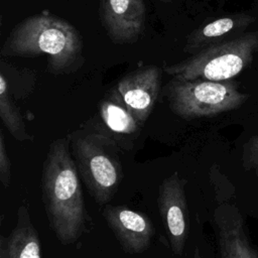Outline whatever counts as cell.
Wrapping results in <instances>:
<instances>
[{"mask_svg":"<svg viewBox=\"0 0 258 258\" xmlns=\"http://www.w3.org/2000/svg\"><path fill=\"white\" fill-rule=\"evenodd\" d=\"M0 118L13 138L19 141L32 139L18 108L11 99L9 86L3 74L0 75Z\"/></svg>","mask_w":258,"mask_h":258,"instance_id":"cell-14","label":"cell"},{"mask_svg":"<svg viewBox=\"0 0 258 258\" xmlns=\"http://www.w3.org/2000/svg\"><path fill=\"white\" fill-rule=\"evenodd\" d=\"M7 238L3 235L0 237V258H10L7 250Z\"/></svg>","mask_w":258,"mask_h":258,"instance_id":"cell-17","label":"cell"},{"mask_svg":"<svg viewBox=\"0 0 258 258\" xmlns=\"http://www.w3.org/2000/svg\"><path fill=\"white\" fill-rule=\"evenodd\" d=\"M103 217L126 253L140 254L148 249L155 229L146 215L127 207L106 205Z\"/></svg>","mask_w":258,"mask_h":258,"instance_id":"cell-8","label":"cell"},{"mask_svg":"<svg viewBox=\"0 0 258 258\" xmlns=\"http://www.w3.org/2000/svg\"><path fill=\"white\" fill-rule=\"evenodd\" d=\"M0 181L7 188L11 181V161L7 151L3 131H0Z\"/></svg>","mask_w":258,"mask_h":258,"instance_id":"cell-15","label":"cell"},{"mask_svg":"<svg viewBox=\"0 0 258 258\" xmlns=\"http://www.w3.org/2000/svg\"><path fill=\"white\" fill-rule=\"evenodd\" d=\"M258 51V33L207 47L190 58L164 67V72L179 80L229 81L242 73Z\"/></svg>","mask_w":258,"mask_h":258,"instance_id":"cell-4","label":"cell"},{"mask_svg":"<svg viewBox=\"0 0 258 258\" xmlns=\"http://www.w3.org/2000/svg\"><path fill=\"white\" fill-rule=\"evenodd\" d=\"M100 116L105 126L111 132L119 135L135 134L141 126L127 109L116 90L109 99L101 103Z\"/></svg>","mask_w":258,"mask_h":258,"instance_id":"cell-13","label":"cell"},{"mask_svg":"<svg viewBox=\"0 0 258 258\" xmlns=\"http://www.w3.org/2000/svg\"><path fill=\"white\" fill-rule=\"evenodd\" d=\"M192 258H205L204 256H202L201 255V253H200V250L198 249V248H196V250H195V254H194V257Z\"/></svg>","mask_w":258,"mask_h":258,"instance_id":"cell-18","label":"cell"},{"mask_svg":"<svg viewBox=\"0 0 258 258\" xmlns=\"http://www.w3.org/2000/svg\"><path fill=\"white\" fill-rule=\"evenodd\" d=\"M68 137L82 181L95 202L106 206L123 179L117 143L107 135L87 131H76Z\"/></svg>","mask_w":258,"mask_h":258,"instance_id":"cell-3","label":"cell"},{"mask_svg":"<svg viewBox=\"0 0 258 258\" xmlns=\"http://www.w3.org/2000/svg\"><path fill=\"white\" fill-rule=\"evenodd\" d=\"M185 181L174 172L159 185L157 205L169 246L175 255H182L188 236V210Z\"/></svg>","mask_w":258,"mask_h":258,"instance_id":"cell-6","label":"cell"},{"mask_svg":"<svg viewBox=\"0 0 258 258\" xmlns=\"http://www.w3.org/2000/svg\"><path fill=\"white\" fill-rule=\"evenodd\" d=\"M214 226L222 258H258L237 207L230 204L218 206L214 212Z\"/></svg>","mask_w":258,"mask_h":258,"instance_id":"cell-10","label":"cell"},{"mask_svg":"<svg viewBox=\"0 0 258 258\" xmlns=\"http://www.w3.org/2000/svg\"><path fill=\"white\" fill-rule=\"evenodd\" d=\"M243 161L246 168L258 174V136L251 137L245 144Z\"/></svg>","mask_w":258,"mask_h":258,"instance_id":"cell-16","label":"cell"},{"mask_svg":"<svg viewBox=\"0 0 258 258\" xmlns=\"http://www.w3.org/2000/svg\"><path fill=\"white\" fill-rule=\"evenodd\" d=\"M255 21V17L239 13L225 16L207 23L196 29L187 37L183 50L187 53H198L201 50L222 42L226 36L238 32Z\"/></svg>","mask_w":258,"mask_h":258,"instance_id":"cell-11","label":"cell"},{"mask_svg":"<svg viewBox=\"0 0 258 258\" xmlns=\"http://www.w3.org/2000/svg\"><path fill=\"white\" fill-rule=\"evenodd\" d=\"M1 55H44L52 74H68L84 61L83 40L70 22L42 12L15 25L2 46Z\"/></svg>","mask_w":258,"mask_h":258,"instance_id":"cell-2","label":"cell"},{"mask_svg":"<svg viewBox=\"0 0 258 258\" xmlns=\"http://www.w3.org/2000/svg\"><path fill=\"white\" fill-rule=\"evenodd\" d=\"M171 111L183 119L209 117L240 107L248 95L229 81L179 80L173 78L164 88Z\"/></svg>","mask_w":258,"mask_h":258,"instance_id":"cell-5","label":"cell"},{"mask_svg":"<svg viewBox=\"0 0 258 258\" xmlns=\"http://www.w3.org/2000/svg\"><path fill=\"white\" fill-rule=\"evenodd\" d=\"M160 70L149 66L127 74L117 84V93L141 126L154 108L160 91Z\"/></svg>","mask_w":258,"mask_h":258,"instance_id":"cell-7","label":"cell"},{"mask_svg":"<svg viewBox=\"0 0 258 258\" xmlns=\"http://www.w3.org/2000/svg\"><path fill=\"white\" fill-rule=\"evenodd\" d=\"M69 137L52 141L43 162L41 195L49 226L62 245L78 241L86 230L81 177Z\"/></svg>","mask_w":258,"mask_h":258,"instance_id":"cell-1","label":"cell"},{"mask_svg":"<svg viewBox=\"0 0 258 258\" xmlns=\"http://www.w3.org/2000/svg\"><path fill=\"white\" fill-rule=\"evenodd\" d=\"M101 16L113 42L132 43L143 31L146 7L143 0H101Z\"/></svg>","mask_w":258,"mask_h":258,"instance_id":"cell-9","label":"cell"},{"mask_svg":"<svg viewBox=\"0 0 258 258\" xmlns=\"http://www.w3.org/2000/svg\"><path fill=\"white\" fill-rule=\"evenodd\" d=\"M10 258H41V243L28 210L20 206L16 224L6 240Z\"/></svg>","mask_w":258,"mask_h":258,"instance_id":"cell-12","label":"cell"}]
</instances>
